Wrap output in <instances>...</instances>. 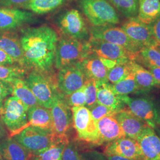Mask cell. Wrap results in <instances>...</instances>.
<instances>
[{
	"label": "cell",
	"instance_id": "7",
	"mask_svg": "<svg viewBox=\"0 0 160 160\" xmlns=\"http://www.w3.org/2000/svg\"><path fill=\"white\" fill-rule=\"evenodd\" d=\"M72 123L80 140L101 145L97 122L92 118L90 109L86 106L71 108Z\"/></svg>",
	"mask_w": 160,
	"mask_h": 160
},
{
	"label": "cell",
	"instance_id": "3",
	"mask_svg": "<svg viewBox=\"0 0 160 160\" xmlns=\"http://www.w3.org/2000/svg\"><path fill=\"white\" fill-rule=\"evenodd\" d=\"M29 109L17 97H7L0 107V118L11 137L23 129L28 123Z\"/></svg>",
	"mask_w": 160,
	"mask_h": 160
},
{
	"label": "cell",
	"instance_id": "39",
	"mask_svg": "<svg viewBox=\"0 0 160 160\" xmlns=\"http://www.w3.org/2000/svg\"><path fill=\"white\" fill-rule=\"evenodd\" d=\"M32 0H0V7L15 8H23L28 6Z\"/></svg>",
	"mask_w": 160,
	"mask_h": 160
},
{
	"label": "cell",
	"instance_id": "6",
	"mask_svg": "<svg viewBox=\"0 0 160 160\" xmlns=\"http://www.w3.org/2000/svg\"><path fill=\"white\" fill-rule=\"evenodd\" d=\"M123 102L132 113L155 129L160 126V106L147 96H122Z\"/></svg>",
	"mask_w": 160,
	"mask_h": 160
},
{
	"label": "cell",
	"instance_id": "14",
	"mask_svg": "<svg viewBox=\"0 0 160 160\" xmlns=\"http://www.w3.org/2000/svg\"><path fill=\"white\" fill-rule=\"evenodd\" d=\"M121 28L140 48L158 46L152 36L150 26L142 23L137 17L128 18V20L122 24Z\"/></svg>",
	"mask_w": 160,
	"mask_h": 160
},
{
	"label": "cell",
	"instance_id": "18",
	"mask_svg": "<svg viewBox=\"0 0 160 160\" xmlns=\"http://www.w3.org/2000/svg\"><path fill=\"white\" fill-rule=\"evenodd\" d=\"M145 159L160 160V138L153 128L147 126L138 138Z\"/></svg>",
	"mask_w": 160,
	"mask_h": 160
},
{
	"label": "cell",
	"instance_id": "20",
	"mask_svg": "<svg viewBox=\"0 0 160 160\" xmlns=\"http://www.w3.org/2000/svg\"><path fill=\"white\" fill-rule=\"evenodd\" d=\"M0 49L6 53L15 62L24 66V54L20 38L10 31L0 32Z\"/></svg>",
	"mask_w": 160,
	"mask_h": 160
},
{
	"label": "cell",
	"instance_id": "33",
	"mask_svg": "<svg viewBox=\"0 0 160 160\" xmlns=\"http://www.w3.org/2000/svg\"><path fill=\"white\" fill-rule=\"evenodd\" d=\"M131 61L118 63L108 72V80L112 84L119 82L132 72Z\"/></svg>",
	"mask_w": 160,
	"mask_h": 160
},
{
	"label": "cell",
	"instance_id": "50",
	"mask_svg": "<svg viewBox=\"0 0 160 160\" xmlns=\"http://www.w3.org/2000/svg\"><path fill=\"white\" fill-rule=\"evenodd\" d=\"M146 160V159H145V158H143V159H142V160Z\"/></svg>",
	"mask_w": 160,
	"mask_h": 160
},
{
	"label": "cell",
	"instance_id": "4",
	"mask_svg": "<svg viewBox=\"0 0 160 160\" xmlns=\"http://www.w3.org/2000/svg\"><path fill=\"white\" fill-rule=\"evenodd\" d=\"M16 141L32 154H36L48 148L63 137L50 131L33 126H28L13 135Z\"/></svg>",
	"mask_w": 160,
	"mask_h": 160
},
{
	"label": "cell",
	"instance_id": "22",
	"mask_svg": "<svg viewBox=\"0 0 160 160\" xmlns=\"http://www.w3.org/2000/svg\"><path fill=\"white\" fill-rule=\"evenodd\" d=\"M0 153L4 160H30L32 155L12 137L0 140Z\"/></svg>",
	"mask_w": 160,
	"mask_h": 160
},
{
	"label": "cell",
	"instance_id": "19",
	"mask_svg": "<svg viewBox=\"0 0 160 160\" xmlns=\"http://www.w3.org/2000/svg\"><path fill=\"white\" fill-rule=\"evenodd\" d=\"M97 103L118 112L125 109V104L122 96L117 94L109 82L96 81Z\"/></svg>",
	"mask_w": 160,
	"mask_h": 160
},
{
	"label": "cell",
	"instance_id": "30",
	"mask_svg": "<svg viewBox=\"0 0 160 160\" xmlns=\"http://www.w3.org/2000/svg\"><path fill=\"white\" fill-rule=\"evenodd\" d=\"M67 1V0H32L25 8L38 14H43L57 9Z\"/></svg>",
	"mask_w": 160,
	"mask_h": 160
},
{
	"label": "cell",
	"instance_id": "15",
	"mask_svg": "<svg viewBox=\"0 0 160 160\" xmlns=\"http://www.w3.org/2000/svg\"><path fill=\"white\" fill-rule=\"evenodd\" d=\"M104 152L106 156L118 155L132 160H141L144 158L137 141L126 137L109 142Z\"/></svg>",
	"mask_w": 160,
	"mask_h": 160
},
{
	"label": "cell",
	"instance_id": "13",
	"mask_svg": "<svg viewBox=\"0 0 160 160\" xmlns=\"http://www.w3.org/2000/svg\"><path fill=\"white\" fill-rule=\"evenodd\" d=\"M86 80V75L79 62L59 69L57 87L63 95H69L81 88Z\"/></svg>",
	"mask_w": 160,
	"mask_h": 160
},
{
	"label": "cell",
	"instance_id": "38",
	"mask_svg": "<svg viewBox=\"0 0 160 160\" xmlns=\"http://www.w3.org/2000/svg\"><path fill=\"white\" fill-rule=\"evenodd\" d=\"M62 160H86L83 155L80 154L74 144L72 142H68L63 151Z\"/></svg>",
	"mask_w": 160,
	"mask_h": 160
},
{
	"label": "cell",
	"instance_id": "47",
	"mask_svg": "<svg viewBox=\"0 0 160 160\" xmlns=\"http://www.w3.org/2000/svg\"><path fill=\"white\" fill-rule=\"evenodd\" d=\"M0 160H4L3 158H2V155L1 154V153H0Z\"/></svg>",
	"mask_w": 160,
	"mask_h": 160
},
{
	"label": "cell",
	"instance_id": "44",
	"mask_svg": "<svg viewBox=\"0 0 160 160\" xmlns=\"http://www.w3.org/2000/svg\"><path fill=\"white\" fill-rule=\"evenodd\" d=\"M7 133L6 129V126L0 118V140L7 138Z\"/></svg>",
	"mask_w": 160,
	"mask_h": 160
},
{
	"label": "cell",
	"instance_id": "5",
	"mask_svg": "<svg viewBox=\"0 0 160 160\" xmlns=\"http://www.w3.org/2000/svg\"><path fill=\"white\" fill-rule=\"evenodd\" d=\"M90 55L88 42L67 37L58 43L55 64L60 69L79 62Z\"/></svg>",
	"mask_w": 160,
	"mask_h": 160
},
{
	"label": "cell",
	"instance_id": "45",
	"mask_svg": "<svg viewBox=\"0 0 160 160\" xmlns=\"http://www.w3.org/2000/svg\"><path fill=\"white\" fill-rule=\"evenodd\" d=\"M107 160H132L125 157H122L118 155H109L107 156Z\"/></svg>",
	"mask_w": 160,
	"mask_h": 160
},
{
	"label": "cell",
	"instance_id": "28",
	"mask_svg": "<svg viewBox=\"0 0 160 160\" xmlns=\"http://www.w3.org/2000/svg\"><path fill=\"white\" fill-rule=\"evenodd\" d=\"M68 142V137L62 138L48 148L32 154L30 160H62L63 151Z\"/></svg>",
	"mask_w": 160,
	"mask_h": 160
},
{
	"label": "cell",
	"instance_id": "35",
	"mask_svg": "<svg viewBox=\"0 0 160 160\" xmlns=\"http://www.w3.org/2000/svg\"><path fill=\"white\" fill-rule=\"evenodd\" d=\"M86 94V107L92 109L97 103V87L96 80L87 78L84 83Z\"/></svg>",
	"mask_w": 160,
	"mask_h": 160
},
{
	"label": "cell",
	"instance_id": "11",
	"mask_svg": "<svg viewBox=\"0 0 160 160\" xmlns=\"http://www.w3.org/2000/svg\"><path fill=\"white\" fill-rule=\"evenodd\" d=\"M57 24L61 32L67 37L82 40L88 37L86 23L80 12L71 9L60 16Z\"/></svg>",
	"mask_w": 160,
	"mask_h": 160
},
{
	"label": "cell",
	"instance_id": "12",
	"mask_svg": "<svg viewBox=\"0 0 160 160\" xmlns=\"http://www.w3.org/2000/svg\"><path fill=\"white\" fill-rule=\"evenodd\" d=\"M90 55L114 61L118 63L135 61V57L125 49L104 40L90 38L88 42Z\"/></svg>",
	"mask_w": 160,
	"mask_h": 160
},
{
	"label": "cell",
	"instance_id": "9",
	"mask_svg": "<svg viewBox=\"0 0 160 160\" xmlns=\"http://www.w3.org/2000/svg\"><path fill=\"white\" fill-rule=\"evenodd\" d=\"M90 38L104 40L120 46L135 57V61L140 48L128 37L122 28L114 25L94 27L90 30Z\"/></svg>",
	"mask_w": 160,
	"mask_h": 160
},
{
	"label": "cell",
	"instance_id": "31",
	"mask_svg": "<svg viewBox=\"0 0 160 160\" xmlns=\"http://www.w3.org/2000/svg\"><path fill=\"white\" fill-rule=\"evenodd\" d=\"M115 9L127 18L137 17L138 12V0H108Z\"/></svg>",
	"mask_w": 160,
	"mask_h": 160
},
{
	"label": "cell",
	"instance_id": "8",
	"mask_svg": "<svg viewBox=\"0 0 160 160\" xmlns=\"http://www.w3.org/2000/svg\"><path fill=\"white\" fill-rule=\"evenodd\" d=\"M40 106L51 109L59 91L48 78L38 71L30 72L25 80Z\"/></svg>",
	"mask_w": 160,
	"mask_h": 160
},
{
	"label": "cell",
	"instance_id": "25",
	"mask_svg": "<svg viewBox=\"0 0 160 160\" xmlns=\"http://www.w3.org/2000/svg\"><path fill=\"white\" fill-rule=\"evenodd\" d=\"M137 18L146 24L150 25L160 17V0H138Z\"/></svg>",
	"mask_w": 160,
	"mask_h": 160
},
{
	"label": "cell",
	"instance_id": "21",
	"mask_svg": "<svg viewBox=\"0 0 160 160\" xmlns=\"http://www.w3.org/2000/svg\"><path fill=\"white\" fill-rule=\"evenodd\" d=\"M97 125L102 144L125 137L115 115L104 117L97 121Z\"/></svg>",
	"mask_w": 160,
	"mask_h": 160
},
{
	"label": "cell",
	"instance_id": "36",
	"mask_svg": "<svg viewBox=\"0 0 160 160\" xmlns=\"http://www.w3.org/2000/svg\"><path fill=\"white\" fill-rule=\"evenodd\" d=\"M63 98L69 107H80L86 106L85 86L69 95H63Z\"/></svg>",
	"mask_w": 160,
	"mask_h": 160
},
{
	"label": "cell",
	"instance_id": "17",
	"mask_svg": "<svg viewBox=\"0 0 160 160\" xmlns=\"http://www.w3.org/2000/svg\"><path fill=\"white\" fill-rule=\"evenodd\" d=\"M125 137L137 141L138 138L147 126V123L135 116L128 110L124 109L115 114Z\"/></svg>",
	"mask_w": 160,
	"mask_h": 160
},
{
	"label": "cell",
	"instance_id": "1",
	"mask_svg": "<svg viewBox=\"0 0 160 160\" xmlns=\"http://www.w3.org/2000/svg\"><path fill=\"white\" fill-rule=\"evenodd\" d=\"M20 41L24 54V66L47 72L55 63L58 37L55 30L42 26L23 29Z\"/></svg>",
	"mask_w": 160,
	"mask_h": 160
},
{
	"label": "cell",
	"instance_id": "34",
	"mask_svg": "<svg viewBox=\"0 0 160 160\" xmlns=\"http://www.w3.org/2000/svg\"><path fill=\"white\" fill-rule=\"evenodd\" d=\"M24 74L25 71L20 67L0 65V81L12 84L16 79H22Z\"/></svg>",
	"mask_w": 160,
	"mask_h": 160
},
{
	"label": "cell",
	"instance_id": "16",
	"mask_svg": "<svg viewBox=\"0 0 160 160\" xmlns=\"http://www.w3.org/2000/svg\"><path fill=\"white\" fill-rule=\"evenodd\" d=\"M32 12L17 8H0V30L17 29L34 20Z\"/></svg>",
	"mask_w": 160,
	"mask_h": 160
},
{
	"label": "cell",
	"instance_id": "2",
	"mask_svg": "<svg viewBox=\"0 0 160 160\" xmlns=\"http://www.w3.org/2000/svg\"><path fill=\"white\" fill-rule=\"evenodd\" d=\"M79 6L94 27L120 23L118 14L108 0H79Z\"/></svg>",
	"mask_w": 160,
	"mask_h": 160
},
{
	"label": "cell",
	"instance_id": "27",
	"mask_svg": "<svg viewBox=\"0 0 160 160\" xmlns=\"http://www.w3.org/2000/svg\"><path fill=\"white\" fill-rule=\"evenodd\" d=\"M12 85V95L22 101L28 109L40 105L25 81L21 78L16 79Z\"/></svg>",
	"mask_w": 160,
	"mask_h": 160
},
{
	"label": "cell",
	"instance_id": "40",
	"mask_svg": "<svg viewBox=\"0 0 160 160\" xmlns=\"http://www.w3.org/2000/svg\"><path fill=\"white\" fill-rule=\"evenodd\" d=\"M149 26L154 39L157 46H160V17Z\"/></svg>",
	"mask_w": 160,
	"mask_h": 160
},
{
	"label": "cell",
	"instance_id": "48",
	"mask_svg": "<svg viewBox=\"0 0 160 160\" xmlns=\"http://www.w3.org/2000/svg\"><path fill=\"white\" fill-rule=\"evenodd\" d=\"M2 100H0V107H1V104H2Z\"/></svg>",
	"mask_w": 160,
	"mask_h": 160
},
{
	"label": "cell",
	"instance_id": "24",
	"mask_svg": "<svg viewBox=\"0 0 160 160\" xmlns=\"http://www.w3.org/2000/svg\"><path fill=\"white\" fill-rule=\"evenodd\" d=\"M28 126H33L52 132V121L50 109L40 105L35 106L29 109L28 123L25 128Z\"/></svg>",
	"mask_w": 160,
	"mask_h": 160
},
{
	"label": "cell",
	"instance_id": "29",
	"mask_svg": "<svg viewBox=\"0 0 160 160\" xmlns=\"http://www.w3.org/2000/svg\"><path fill=\"white\" fill-rule=\"evenodd\" d=\"M138 61L148 68L155 67L160 68V46H149L141 49L135 62Z\"/></svg>",
	"mask_w": 160,
	"mask_h": 160
},
{
	"label": "cell",
	"instance_id": "43",
	"mask_svg": "<svg viewBox=\"0 0 160 160\" xmlns=\"http://www.w3.org/2000/svg\"><path fill=\"white\" fill-rule=\"evenodd\" d=\"M149 72L152 75L155 80L157 82V85L160 83V68L155 67H150L147 68Z\"/></svg>",
	"mask_w": 160,
	"mask_h": 160
},
{
	"label": "cell",
	"instance_id": "10",
	"mask_svg": "<svg viewBox=\"0 0 160 160\" xmlns=\"http://www.w3.org/2000/svg\"><path fill=\"white\" fill-rule=\"evenodd\" d=\"M52 121V132L59 137H67L72 124L71 108L59 92L50 109Z\"/></svg>",
	"mask_w": 160,
	"mask_h": 160
},
{
	"label": "cell",
	"instance_id": "26",
	"mask_svg": "<svg viewBox=\"0 0 160 160\" xmlns=\"http://www.w3.org/2000/svg\"><path fill=\"white\" fill-rule=\"evenodd\" d=\"M131 65L139 92H148L157 86L156 81L148 69L133 61H131Z\"/></svg>",
	"mask_w": 160,
	"mask_h": 160
},
{
	"label": "cell",
	"instance_id": "41",
	"mask_svg": "<svg viewBox=\"0 0 160 160\" xmlns=\"http://www.w3.org/2000/svg\"><path fill=\"white\" fill-rule=\"evenodd\" d=\"M12 93V84L0 81V100L3 101Z\"/></svg>",
	"mask_w": 160,
	"mask_h": 160
},
{
	"label": "cell",
	"instance_id": "42",
	"mask_svg": "<svg viewBox=\"0 0 160 160\" xmlns=\"http://www.w3.org/2000/svg\"><path fill=\"white\" fill-rule=\"evenodd\" d=\"M14 61L6 52L0 49V65H12Z\"/></svg>",
	"mask_w": 160,
	"mask_h": 160
},
{
	"label": "cell",
	"instance_id": "37",
	"mask_svg": "<svg viewBox=\"0 0 160 160\" xmlns=\"http://www.w3.org/2000/svg\"><path fill=\"white\" fill-rule=\"evenodd\" d=\"M92 118L96 122L105 116L115 115L118 112L104 105L97 103L93 108L90 109Z\"/></svg>",
	"mask_w": 160,
	"mask_h": 160
},
{
	"label": "cell",
	"instance_id": "23",
	"mask_svg": "<svg viewBox=\"0 0 160 160\" xmlns=\"http://www.w3.org/2000/svg\"><path fill=\"white\" fill-rule=\"evenodd\" d=\"M86 78H92L96 81L108 82L107 68L100 59L93 55H90L80 62Z\"/></svg>",
	"mask_w": 160,
	"mask_h": 160
},
{
	"label": "cell",
	"instance_id": "49",
	"mask_svg": "<svg viewBox=\"0 0 160 160\" xmlns=\"http://www.w3.org/2000/svg\"><path fill=\"white\" fill-rule=\"evenodd\" d=\"M157 86H158L159 88H160V83H159V84H158L157 85Z\"/></svg>",
	"mask_w": 160,
	"mask_h": 160
},
{
	"label": "cell",
	"instance_id": "46",
	"mask_svg": "<svg viewBox=\"0 0 160 160\" xmlns=\"http://www.w3.org/2000/svg\"><path fill=\"white\" fill-rule=\"evenodd\" d=\"M155 129L156 130V131H157L156 133H157V135H158V137H159L160 138V126H159V127H157V128H156Z\"/></svg>",
	"mask_w": 160,
	"mask_h": 160
},
{
	"label": "cell",
	"instance_id": "32",
	"mask_svg": "<svg viewBox=\"0 0 160 160\" xmlns=\"http://www.w3.org/2000/svg\"><path fill=\"white\" fill-rule=\"evenodd\" d=\"M112 87L114 92L119 96H128L139 92L132 70L124 78L112 84Z\"/></svg>",
	"mask_w": 160,
	"mask_h": 160
}]
</instances>
